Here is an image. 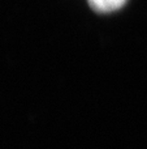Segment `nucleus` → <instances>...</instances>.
<instances>
[{"label": "nucleus", "instance_id": "1", "mask_svg": "<svg viewBox=\"0 0 147 149\" xmlns=\"http://www.w3.org/2000/svg\"><path fill=\"white\" fill-rule=\"evenodd\" d=\"M91 8L102 13H109L117 10L126 3V0H89Z\"/></svg>", "mask_w": 147, "mask_h": 149}]
</instances>
